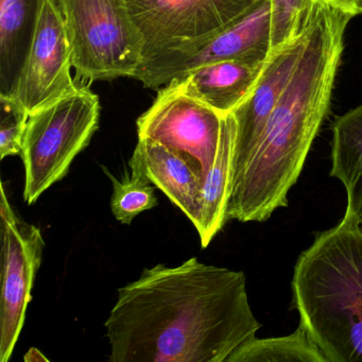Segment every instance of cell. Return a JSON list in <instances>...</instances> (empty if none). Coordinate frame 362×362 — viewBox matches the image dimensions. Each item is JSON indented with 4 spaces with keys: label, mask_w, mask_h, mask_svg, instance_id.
<instances>
[{
    "label": "cell",
    "mask_w": 362,
    "mask_h": 362,
    "mask_svg": "<svg viewBox=\"0 0 362 362\" xmlns=\"http://www.w3.org/2000/svg\"><path fill=\"white\" fill-rule=\"evenodd\" d=\"M105 326L112 362H226L262 324L245 273L194 257L145 269L118 290Z\"/></svg>",
    "instance_id": "1"
},
{
    "label": "cell",
    "mask_w": 362,
    "mask_h": 362,
    "mask_svg": "<svg viewBox=\"0 0 362 362\" xmlns=\"http://www.w3.org/2000/svg\"><path fill=\"white\" fill-rule=\"evenodd\" d=\"M353 16L315 4L305 45L255 152L230 184L228 219L264 222L288 206L311 146L329 112L344 33Z\"/></svg>",
    "instance_id": "2"
},
{
    "label": "cell",
    "mask_w": 362,
    "mask_h": 362,
    "mask_svg": "<svg viewBox=\"0 0 362 362\" xmlns=\"http://www.w3.org/2000/svg\"><path fill=\"white\" fill-rule=\"evenodd\" d=\"M292 305L327 362H362V230L345 213L294 267Z\"/></svg>",
    "instance_id": "3"
},
{
    "label": "cell",
    "mask_w": 362,
    "mask_h": 362,
    "mask_svg": "<svg viewBox=\"0 0 362 362\" xmlns=\"http://www.w3.org/2000/svg\"><path fill=\"white\" fill-rule=\"evenodd\" d=\"M52 3L64 25L78 81L133 78L145 60V48L126 0Z\"/></svg>",
    "instance_id": "4"
},
{
    "label": "cell",
    "mask_w": 362,
    "mask_h": 362,
    "mask_svg": "<svg viewBox=\"0 0 362 362\" xmlns=\"http://www.w3.org/2000/svg\"><path fill=\"white\" fill-rule=\"evenodd\" d=\"M90 86L80 82L73 92L29 115L20 154L27 204H35L66 177L73 160L98 130L100 101Z\"/></svg>",
    "instance_id": "5"
},
{
    "label": "cell",
    "mask_w": 362,
    "mask_h": 362,
    "mask_svg": "<svg viewBox=\"0 0 362 362\" xmlns=\"http://www.w3.org/2000/svg\"><path fill=\"white\" fill-rule=\"evenodd\" d=\"M271 4L255 9L204 39L186 42L144 60L132 79L149 90H160L177 78L209 63L226 60L264 63L272 54Z\"/></svg>",
    "instance_id": "6"
},
{
    "label": "cell",
    "mask_w": 362,
    "mask_h": 362,
    "mask_svg": "<svg viewBox=\"0 0 362 362\" xmlns=\"http://www.w3.org/2000/svg\"><path fill=\"white\" fill-rule=\"evenodd\" d=\"M223 116L171 84L158 90L137 119L139 139H149L185 158L204 184L217 158Z\"/></svg>",
    "instance_id": "7"
},
{
    "label": "cell",
    "mask_w": 362,
    "mask_h": 362,
    "mask_svg": "<svg viewBox=\"0 0 362 362\" xmlns=\"http://www.w3.org/2000/svg\"><path fill=\"white\" fill-rule=\"evenodd\" d=\"M145 59L226 28L264 0H126Z\"/></svg>",
    "instance_id": "8"
},
{
    "label": "cell",
    "mask_w": 362,
    "mask_h": 362,
    "mask_svg": "<svg viewBox=\"0 0 362 362\" xmlns=\"http://www.w3.org/2000/svg\"><path fill=\"white\" fill-rule=\"evenodd\" d=\"M1 238L3 273L0 307V362L11 359L24 327L31 290L43 258L41 230L27 223L14 211L1 184Z\"/></svg>",
    "instance_id": "9"
},
{
    "label": "cell",
    "mask_w": 362,
    "mask_h": 362,
    "mask_svg": "<svg viewBox=\"0 0 362 362\" xmlns=\"http://www.w3.org/2000/svg\"><path fill=\"white\" fill-rule=\"evenodd\" d=\"M71 48L62 18L52 0H42L39 20L22 71L10 97L29 115L73 92Z\"/></svg>",
    "instance_id": "10"
},
{
    "label": "cell",
    "mask_w": 362,
    "mask_h": 362,
    "mask_svg": "<svg viewBox=\"0 0 362 362\" xmlns=\"http://www.w3.org/2000/svg\"><path fill=\"white\" fill-rule=\"evenodd\" d=\"M304 45L305 29L298 37L271 54L252 94L230 113L235 124L230 184L243 173L255 152Z\"/></svg>",
    "instance_id": "11"
},
{
    "label": "cell",
    "mask_w": 362,
    "mask_h": 362,
    "mask_svg": "<svg viewBox=\"0 0 362 362\" xmlns=\"http://www.w3.org/2000/svg\"><path fill=\"white\" fill-rule=\"evenodd\" d=\"M266 63L241 60L209 63L169 84L209 105L224 117L252 94Z\"/></svg>",
    "instance_id": "12"
},
{
    "label": "cell",
    "mask_w": 362,
    "mask_h": 362,
    "mask_svg": "<svg viewBox=\"0 0 362 362\" xmlns=\"http://www.w3.org/2000/svg\"><path fill=\"white\" fill-rule=\"evenodd\" d=\"M129 164L139 167L194 226L200 223L203 182L179 153L149 139H139Z\"/></svg>",
    "instance_id": "13"
},
{
    "label": "cell",
    "mask_w": 362,
    "mask_h": 362,
    "mask_svg": "<svg viewBox=\"0 0 362 362\" xmlns=\"http://www.w3.org/2000/svg\"><path fill=\"white\" fill-rule=\"evenodd\" d=\"M42 0H0V95L10 96L26 61Z\"/></svg>",
    "instance_id": "14"
},
{
    "label": "cell",
    "mask_w": 362,
    "mask_h": 362,
    "mask_svg": "<svg viewBox=\"0 0 362 362\" xmlns=\"http://www.w3.org/2000/svg\"><path fill=\"white\" fill-rule=\"evenodd\" d=\"M332 131L330 177L346 190L345 213L362 223V103L337 117Z\"/></svg>",
    "instance_id": "15"
},
{
    "label": "cell",
    "mask_w": 362,
    "mask_h": 362,
    "mask_svg": "<svg viewBox=\"0 0 362 362\" xmlns=\"http://www.w3.org/2000/svg\"><path fill=\"white\" fill-rule=\"evenodd\" d=\"M235 124L224 116L217 158L205 177L200 197V223L197 226L202 247H206L228 221V203L232 180Z\"/></svg>",
    "instance_id": "16"
},
{
    "label": "cell",
    "mask_w": 362,
    "mask_h": 362,
    "mask_svg": "<svg viewBox=\"0 0 362 362\" xmlns=\"http://www.w3.org/2000/svg\"><path fill=\"white\" fill-rule=\"evenodd\" d=\"M226 362H327L302 325L289 336L252 338L239 345Z\"/></svg>",
    "instance_id": "17"
},
{
    "label": "cell",
    "mask_w": 362,
    "mask_h": 362,
    "mask_svg": "<svg viewBox=\"0 0 362 362\" xmlns=\"http://www.w3.org/2000/svg\"><path fill=\"white\" fill-rule=\"evenodd\" d=\"M131 175L122 180L116 179L107 173L113 182L111 209L117 221L132 223L134 218L143 211H149L158 205L156 186L146 177L145 173L133 164H129Z\"/></svg>",
    "instance_id": "18"
},
{
    "label": "cell",
    "mask_w": 362,
    "mask_h": 362,
    "mask_svg": "<svg viewBox=\"0 0 362 362\" xmlns=\"http://www.w3.org/2000/svg\"><path fill=\"white\" fill-rule=\"evenodd\" d=\"M272 54L304 30L315 7V0H270Z\"/></svg>",
    "instance_id": "19"
},
{
    "label": "cell",
    "mask_w": 362,
    "mask_h": 362,
    "mask_svg": "<svg viewBox=\"0 0 362 362\" xmlns=\"http://www.w3.org/2000/svg\"><path fill=\"white\" fill-rule=\"evenodd\" d=\"M0 158L21 154L29 113L21 103L10 96L0 95Z\"/></svg>",
    "instance_id": "20"
},
{
    "label": "cell",
    "mask_w": 362,
    "mask_h": 362,
    "mask_svg": "<svg viewBox=\"0 0 362 362\" xmlns=\"http://www.w3.org/2000/svg\"><path fill=\"white\" fill-rule=\"evenodd\" d=\"M315 1L349 14L353 18L362 14V0H315Z\"/></svg>",
    "instance_id": "21"
},
{
    "label": "cell",
    "mask_w": 362,
    "mask_h": 362,
    "mask_svg": "<svg viewBox=\"0 0 362 362\" xmlns=\"http://www.w3.org/2000/svg\"><path fill=\"white\" fill-rule=\"evenodd\" d=\"M360 228H361L362 230V223H360Z\"/></svg>",
    "instance_id": "22"
}]
</instances>
